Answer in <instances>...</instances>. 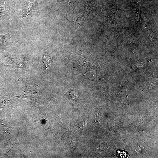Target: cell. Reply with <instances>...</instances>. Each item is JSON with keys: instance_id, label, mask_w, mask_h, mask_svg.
Wrapping results in <instances>:
<instances>
[{"instance_id": "cell-1", "label": "cell", "mask_w": 158, "mask_h": 158, "mask_svg": "<svg viewBox=\"0 0 158 158\" xmlns=\"http://www.w3.org/2000/svg\"><path fill=\"white\" fill-rule=\"evenodd\" d=\"M16 0H0V23L8 20L16 8Z\"/></svg>"}, {"instance_id": "cell-2", "label": "cell", "mask_w": 158, "mask_h": 158, "mask_svg": "<svg viewBox=\"0 0 158 158\" xmlns=\"http://www.w3.org/2000/svg\"><path fill=\"white\" fill-rule=\"evenodd\" d=\"M18 4L22 15L26 18L36 11L39 1L38 0H23Z\"/></svg>"}, {"instance_id": "cell-3", "label": "cell", "mask_w": 158, "mask_h": 158, "mask_svg": "<svg viewBox=\"0 0 158 158\" xmlns=\"http://www.w3.org/2000/svg\"><path fill=\"white\" fill-rule=\"evenodd\" d=\"M32 118L34 121L39 123L44 128L47 127L46 115L43 109L39 108L36 109Z\"/></svg>"}, {"instance_id": "cell-4", "label": "cell", "mask_w": 158, "mask_h": 158, "mask_svg": "<svg viewBox=\"0 0 158 158\" xmlns=\"http://www.w3.org/2000/svg\"><path fill=\"white\" fill-rule=\"evenodd\" d=\"M33 87V86H31L25 88L22 93L17 97V98L28 99L37 102L38 96L37 92L35 89L34 90Z\"/></svg>"}, {"instance_id": "cell-5", "label": "cell", "mask_w": 158, "mask_h": 158, "mask_svg": "<svg viewBox=\"0 0 158 158\" xmlns=\"http://www.w3.org/2000/svg\"><path fill=\"white\" fill-rule=\"evenodd\" d=\"M67 14H66V17H64L69 22L71 25L70 34L72 35H73L75 33L77 29L79 27L82 25H84V18L83 17H78L77 19L74 20L70 21H69L67 18Z\"/></svg>"}, {"instance_id": "cell-6", "label": "cell", "mask_w": 158, "mask_h": 158, "mask_svg": "<svg viewBox=\"0 0 158 158\" xmlns=\"http://www.w3.org/2000/svg\"><path fill=\"white\" fill-rule=\"evenodd\" d=\"M14 34L13 31H11L3 35H0V49H4L8 45L10 39Z\"/></svg>"}, {"instance_id": "cell-7", "label": "cell", "mask_w": 158, "mask_h": 158, "mask_svg": "<svg viewBox=\"0 0 158 158\" xmlns=\"http://www.w3.org/2000/svg\"><path fill=\"white\" fill-rule=\"evenodd\" d=\"M43 62L46 68H49L51 65V62L49 56L47 54H45L43 58Z\"/></svg>"}, {"instance_id": "cell-8", "label": "cell", "mask_w": 158, "mask_h": 158, "mask_svg": "<svg viewBox=\"0 0 158 158\" xmlns=\"http://www.w3.org/2000/svg\"><path fill=\"white\" fill-rule=\"evenodd\" d=\"M69 96L74 100L78 101L80 99V97L77 93L74 90H71L68 93Z\"/></svg>"}, {"instance_id": "cell-9", "label": "cell", "mask_w": 158, "mask_h": 158, "mask_svg": "<svg viewBox=\"0 0 158 158\" xmlns=\"http://www.w3.org/2000/svg\"><path fill=\"white\" fill-rule=\"evenodd\" d=\"M79 128L82 133H84L87 130V121L85 120L83 121L80 125Z\"/></svg>"}, {"instance_id": "cell-10", "label": "cell", "mask_w": 158, "mask_h": 158, "mask_svg": "<svg viewBox=\"0 0 158 158\" xmlns=\"http://www.w3.org/2000/svg\"><path fill=\"white\" fill-rule=\"evenodd\" d=\"M11 104V102H2L0 103V109H3L8 107Z\"/></svg>"}, {"instance_id": "cell-11", "label": "cell", "mask_w": 158, "mask_h": 158, "mask_svg": "<svg viewBox=\"0 0 158 158\" xmlns=\"http://www.w3.org/2000/svg\"><path fill=\"white\" fill-rule=\"evenodd\" d=\"M69 0H56V2L57 3L59 2H62L64 1H67Z\"/></svg>"}, {"instance_id": "cell-12", "label": "cell", "mask_w": 158, "mask_h": 158, "mask_svg": "<svg viewBox=\"0 0 158 158\" xmlns=\"http://www.w3.org/2000/svg\"><path fill=\"white\" fill-rule=\"evenodd\" d=\"M23 0H16V1L18 3H19L20 2Z\"/></svg>"}]
</instances>
